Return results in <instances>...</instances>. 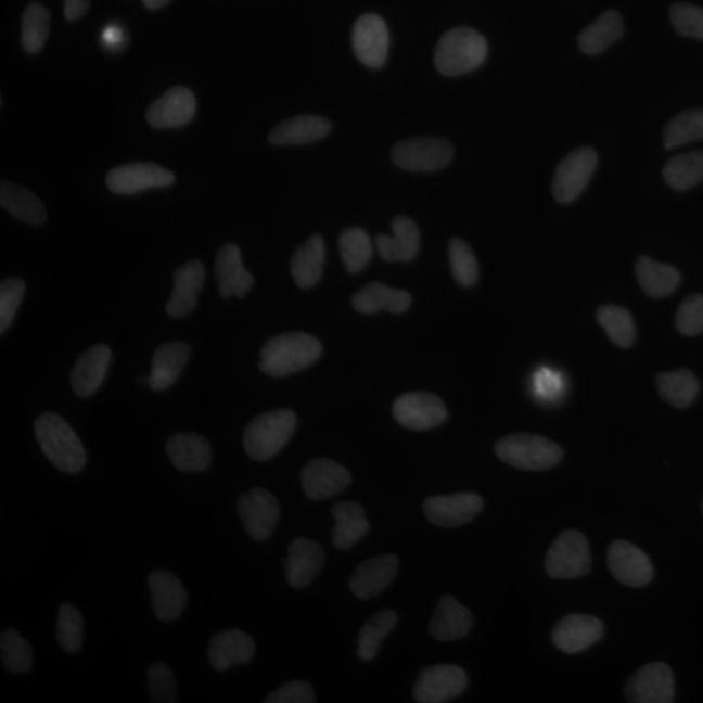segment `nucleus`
Returning a JSON list of instances; mask_svg holds the SVG:
<instances>
[{
  "instance_id": "13",
  "label": "nucleus",
  "mask_w": 703,
  "mask_h": 703,
  "mask_svg": "<svg viewBox=\"0 0 703 703\" xmlns=\"http://www.w3.org/2000/svg\"><path fill=\"white\" fill-rule=\"evenodd\" d=\"M393 410L401 426L417 432L440 426L448 416L445 402L430 393L402 395L395 401Z\"/></svg>"
},
{
  "instance_id": "45",
  "label": "nucleus",
  "mask_w": 703,
  "mask_h": 703,
  "mask_svg": "<svg viewBox=\"0 0 703 703\" xmlns=\"http://www.w3.org/2000/svg\"><path fill=\"white\" fill-rule=\"evenodd\" d=\"M0 654L5 668L15 674L28 673L35 661L30 643L13 629L2 631Z\"/></svg>"
},
{
  "instance_id": "10",
  "label": "nucleus",
  "mask_w": 703,
  "mask_h": 703,
  "mask_svg": "<svg viewBox=\"0 0 703 703\" xmlns=\"http://www.w3.org/2000/svg\"><path fill=\"white\" fill-rule=\"evenodd\" d=\"M468 686L464 669L455 664H438L422 670L414 686V699L421 703H442L459 696Z\"/></svg>"
},
{
  "instance_id": "16",
  "label": "nucleus",
  "mask_w": 703,
  "mask_h": 703,
  "mask_svg": "<svg viewBox=\"0 0 703 703\" xmlns=\"http://www.w3.org/2000/svg\"><path fill=\"white\" fill-rule=\"evenodd\" d=\"M175 176L168 169L154 163H129L111 169L107 186L117 194H135L146 189L165 188L174 184Z\"/></svg>"
},
{
  "instance_id": "50",
  "label": "nucleus",
  "mask_w": 703,
  "mask_h": 703,
  "mask_svg": "<svg viewBox=\"0 0 703 703\" xmlns=\"http://www.w3.org/2000/svg\"><path fill=\"white\" fill-rule=\"evenodd\" d=\"M670 23L681 36L703 39V9L690 3H676L669 10Z\"/></svg>"
},
{
  "instance_id": "2",
  "label": "nucleus",
  "mask_w": 703,
  "mask_h": 703,
  "mask_svg": "<svg viewBox=\"0 0 703 703\" xmlns=\"http://www.w3.org/2000/svg\"><path fill=\"white\" fill-rule=\"evenodd\" d=\"M36 438L52 465L65 473L81 472L87 451L67 422L56 413H43L35 423Z\"/></svg>"
},
{
  "instance_id": "38",
  "label": "nucleus",
  "mask_w": 703,
  "mask_h": 703,
  "mask_svg": "<svg viewBox=\"0 0 703 703\" xmlns=\"http://www.w3.org/2000/svg\"><path fill=\"white\" fill-rule=\"evenodd\" d=\"M656 386L664 400L676 408L689 407L700 393V382L692 371L679 369L656 376Z\"/></svg>"
},
{
  "instance_id": "48",
  "label": "nucleus",
  "mask_w": 703,
  "mask_h": 703,
  "mask_svg": "<svg viewBox=\"0 0 703 703\" xmlns=\"http://www.w3.org/2000/svg\"><path fill=\"white\" fill-rule=\"evenodd\" d=\"M150 700L155 703L175 702L176 682L172 670L167 664L156 662L148 670Z\"/></svg>"
},
{
  "instance_id": "34",
  "label": "nucleus",
  "mask_w": 703,
  "mask_h": 703,
  "mask_svg": "<svg viewBox=\"0 0 703 703\" xmlns=\"http://www.w3.org/2000/svg\"><path fill=\"white\" fill-rule=\"evenodd\" d=\"M636 276L643 292L654 298L673 295L681 282L680 272L674 266L656 263L648 256L637 259Z\"/></svg>"
},
{
  "instance_id": "25",
  "label": "nucleus",
  "mask_w": 703,
  "mask_h": 703,
  "mask_svg": "<svg viewBox=\"0 0 703 703\" xmlns=\"http://www.w3.org/2000/svg\"><path fill=\"white\" fill-rule=\"evenodd\" d=\"M111 362V349L106 344H97L78 357L71 373V386L75 394L88 397L102 386Z\"/></svg>"
},
{
  "instance_id": "44",
  "label": "nucleus",
  "mask_w": 703,
  "mask_h": 703,
  "mask_svg": "<svg viewBox=\"0 0 703 703\" xmlns=\"http://www.w3.org/2000/svg\"><path fill=\"white\" fill-rule=\"evenodd\" d=\"M338 250H341L345 269L350 273L361 271L373 256L369 234L357 227L347 228L342 232L341 239H338Z\"/></svg>"
},
{
  "instance_id": "32",
  "label": "nucleus",
  "mask_w": 703,
  "mask_h": 703,
  "mask_svg": "<svg viewBox=\"0 0 703 703\" xmlns=\"http://www.w3.org/2000/svg\"><path fill=\"white\" fill-rule=\"evenodd\" d=\"M332 516L335 519L332 542H334L337 550L350 549L358 540L367 536L370 529L363 507L355 503V501L337 503L332 508Z\"/></svg>"
},
{
  "instance_id": "52",
  "label": "nucleus",
  "mask_w": 703,
  "mask_h": 703,
  "mask_svg": "<svg viewBox=\"0 0 703 703\" xmlns=\"http://www.w3.org/2000/svg\"><path fill=\"white\" fill-rule=\"evenodd\" d=\"M267 703H312L316 702L315 690L309 682L295 680L273 690L265 700Z\"/></svg>"
},
{
  "instance_id": "49",
  "label": "nucleus",
  "mask_w": 703,
  "mask_h": 703,
  "mask_svg": "<svg viewBox=\"0 0 703 703\" xmlns=\"http://www.w3.org/2000/svg\"><path fill=\"white\" fill-rule=\"evenodd\" d=\"M26 285L18 278L5 279L0 285V334H4L15 318Z\"/></svg>"
},
{
  "instance_id": "30",
  "label": "nucleus",
  "mask_w": 703,
  "mask_h": 703,
  "mask_svg": "<svg viewBox=\"0 0 703 703\" xmlns=\"http://www.w3.org/2000/svg\"><path fill=\"white\" fill-rule=\"evenodd\" d=\"M191 352V345L187 343L169 342L162 344L154 352L152 373H150L148 380L150 388L165 391L174 386L182 369H184Z\"/></svg>"
},
{
  "instance_id": "47",
  "label": "nucleus",
  "mask_w": 703,
  "mask_h": 703,
  "mask_svg": "<svg viewBox=\"0 0 703 703\" xmlns=\"http://www.w3.org/2000/svg\"><path fill=\"white\" fill-rule=\"evenodd\" d=\"M84 618L75 605L63 603L57 615V641L69 654L77 653L82 644Z\"/></svg>"
},
{
  "instance_id": "24",
  "label": "nucleus",
  "mask_w": 703,
  "mask_h": 703,
  "mask_svg": "<svg viewBox=\"0 0 703 703\" xmlns=\"http://www.w3.org/2000/svg\"><path fill=\"white\" fill-rule=\"evenodd\" d=\"M195 114V98L191 90L172 88L148 110V122L155 128L186 126Z\"/></svg>"
},
{
  "instance_id": "42",
  "label": "nucleus",
  "mask_w": 703,
  "mask_h": 703,
  "mask_svg": "<svg viewBox=\"0 0 703 703\" xmlns=\"http://www.w3.org/2000/svg\"><path fill=\"white\" fill-rule=\"evenodd\" d=\"M664 146L679 148L703 139V110L683 111L664 128Z\"/></svg>"
},
{
  "instance_id": "19",
  "label": "nucleus",
  "mask_w": 703,
  "mask_h": 703,
  "mask_svg": "<svg viewBox=\"0 0 703 703\" xmlns=\"http://www.w3.org/2000/svg\"><path fill=\"white\" fill-rule=\"evenodd\" d=\"M399 565V559L391 553L365 560L350 576L349 588L358 598H373L393 584Z\"/></svg>"
},
{
  "instance_id": "26",
  "label": "nucleus",
  "mask_w": 703,
  "mask_h": 703,
  "mask_svg": "<svg viewBox=\"0 0 703 703\" xmlns=\"http://www.w3.org/2000/svg\"><path fill=\"white\" fill-rule=\"evenodd\" d=\"M154 614L162 622L176 621L184 611L187 591L180 579L167 571H155L149 576Z\"/></svg>"
},
{
  "instance_id": "37",
  "label": "nucleus",
  "mask_w": 703,
  "mask_h": 703,
  "mask_svg": "<svg viewBox=\"0 0 703 703\" xmlns=\"http://www.w3.org/2000/svg\"><path fill=\"white\" fill-rule=\"evenodd\" d=\"M0 204L13 217L31 226H41L48 219L41 200L29 189L10 181H2V186H0Z\"/></svg>"
},
{
  "instance_id": "20",
  "label": "nucleus",
  "mask_w": 703,
  "mask_h": 703,
  "mask_svg": "<svg viewBox=\"0 0 703 703\" xmlns=\"http://www.w3.org/2000/svg\"><path fill=\"white\" fill-rule=\"evenodd\" d=\"M324 563L321 546L308 538H296L289 547L284 559L286 581L295 589H303L312 583Z\"/></svg>"
},
{
  "instance_id": "6",
  "label": "nucleus",
  "mask_w": 703,
  "mask_h": 703,
  "mask_svg": "<svg viewBox=\"0 0 703 703\" xmlns=\"http://www.w3.org/2000/svg\"><path fill=\"white\" fill-rule=\"evenodd\" d=\"M545 566L552 578L570 579L588 575L591 552L588 539L578 531H565L547 551Z\"/></svg>"
},
{
  "instance_id": "35",
  "label": "nucleus",
  "mask_w": 703,
  "mask_h": 703,
  "mask_svg": "<svg viewBox=\"0 0 703 703\" xmlns=\"http://www.w3.org/2000/svg\"><path fill=\"white\" fill-rule=\"evenodd\" d=\"M325 250L322 237L312 234L298 247L292 258L291 271L299 289L309 290L322 277Z\"/></svg>"
},
{
  "instance_id": "36",
  "label": "nucleus",
  "mask_w": 703,
  "mask_h": 703,
  "mask_svg": "<svg viewBox=\"0 0 703 703\" xmlns=\"http://www.w3.org/2000/svg\"><path fill=\"white\" fill-rule=\"evenodd\" d=\"M624 35V23L621 13L614 10L602 13L595 23L579 33L578 48L586 55H597L608 50Z\"/></svg>"
},
{
  "instance_id": "53",
  "label": "nucleus",
  "mask_w": 703,
  "mask_h": 703,
  "mask_svg": "<svg viewBox=\"0 0 703 703\" xmlns=\"http://www.w3.org/2000/svg\"><path fill=\"white\" fill-rule=\"evenodd\" d=\"M90 0H65L64 15L68 22H76L88 12Z\"/></svg>"
},
{
  "instance_id": "14",
  "label": "nucleus",
  "mask_w": 703,
  "mask_h": 703,
  "mask_svg": "<svg viewBox=\"0 0 703 703\" xmlns=\"http://www.w3.org/2000/svg\"><path fill=\"white\" fill-rule=\"evenodd\" d=\"M484 508V500L474 493L432 497L423 503L430 523L440 527H456L471 523Z\"/></svg>"
},
{
  "instance_id": "51",
  "label": "nucleus",
  "mask_w": 703,
  "mask_h": 703,
  "mask_svg": "<svg viewBox=\"0 0 703 703\" xmlns=\"http://www.w3.org/2000/svg\"><path fill=\"white\" fill-rule=\"evenodd\" d=\"M677 330L682 335L695 336L703 332V295L683 299L676 315Z\"/></svg>"
},
{
  "instance_id": "55",
  "label": "nucleus",
  "mask_w": 703,
  "mask_h": 703,
  "mask_svg": "<svg viewBox=\"0 0 703 703\" xmlns=\"http://www.w3.org/2000/svg\"><path fill=\"white\" fill-rule=\"evenodd\" d=\"M142 2L149 10H159L162 7L171 2V0H142Z\"/></svg>"
},
{
  "instance_id": "15",
  "label": "nucleus",
  "mask_w": 703,
  "mask_h": 703,
  "mask_svg": "<svg viewBox=\"0 0 703 703\" xmlns=\"http://www.w3.org/2000/svg\"><path fill=\"white\" fill-rule=\"evenodd\" d=\"M608 563L611 575L618 583L631 588H641L654 578V568L649 557L627 540H615L609 547Z\"/></svg>"
},
{
  "instance_id": "11",
  "label": "nucleus",
  "mask_w": 703,
  "mask_h": 703,
  "mask_svg": "<svg viewBox=\"0 0 703 703\" xmlns=\"http://www.w3.org/2000/svg\"><path fill=\"white\" fill-rule=\"evenodd\" d=\"M625 696L634 703H670L675 701V679L666 663L654 662L630 677Z\"/></svg>"
},
{
  "instance_id": "33",
  "label": "nucleus",
  "mask_w": 703,
  "mask_h": 703,
  "mask_svg": "<svg viewBox=\"0 0 703 703\" xmlns=\"http://www.w3.org/2000/svg\"><path fill=\"white\" fill-rule=\"evenodd\" d=\"M352 304L362 315H374L378 311L404 312L410 308L412 296L406 291L391 289L382 283H371L356 293Z\"/></svg>"
},
{
  "instance_id": "46",
  "label": "nucleus",
  "mask_w": 703,
  "mask_h": 703,
  "mask_svg": "<svg viewBox=\"0 0 703 703\" xmlns=\"http://www.w3.org/2000/svg\"><path fill=\"white\" fill-rule=\"evenodd\" d=\"M449 263L456 282L462 286H473L478 280V264L472 247L464 240L453 238L448 245Z\"/></svg>"
},
{
  "instance_id": "40",
  "label": "nucleus",
  "mask_w": 703,
  "mask_h": 703,
  "mask_svg": "<svg viewBox=\"0 0 703 703\" xmlns=\"http://www.w3.org/2000/svg\"><path fill=\"white\" fill-rule=\"evenodd\" d=\"M397 621L399 617L394 610H383L365 623L358 636L357 655L362 661H373L384 638L395 628Z\"/></svg>"
},
{
  "instance_id": "27",
  "label": "nucleus",
  "mask_w": 703,
  "mask_h": 703,
  "mask_svg": "<svg viewBox=\"0 0 703 703\" xmlns=\"http://www.w3.org/2000/svg\"><path fill=\"white\" fill-rule=\"evenodd\" d=\"M393 237L380 234L376 247L387 263H409L419 254L421 234L412 219L397 217L393 221Z\"/></svg>"
},
{
  "instance_id": "9",
  "label": "nucleus",
  "mask_w": 703,
  "mask_h": 703,
  "mask_svg": "<svg viewBox=\"0 0 703 703\" xmlns=\"http://www.w3.org/2000/svg\"><path fill=\"white\" fill-rule=\"evenodd\" d=\"M238 513L253 539L266 540L278 525L280 507L269 490L254 487L239 498Z\"/></svg>"
},
{
  "instance_id": "39",
  "label": "nucleus",
  "mask_w": 703,
  "mask_h": 703,
  "mask_svg": "<svg viewBox=\"0 0 703 703\" xmlns=\"http://www.w3.org/2000/svg\"><path fill=\"white\" fill-rule=\"evenodd\" d=\"M663 178L676 191L699 186L703 180V152L679 154L667 162Z\"/></svg>"
},
{
  "instance_id": "4",
  "label": "nucleus",
  "mask_w": 703,
  "mask_h": 703,
  "mask_svg": "<svg viewBox=\"0 0 703 703\" xmlns=\"http://www.w3.org/2000/svg\"><path fill=\"white\" fill-rule=\"evenodd\" d=\"M297 417L290 409L259 414L244 433V447L252 459L266 461L277 456L295 433Z\"/></svg>"
},
{
  "instance_id": "54",
  "label": "nucleus",
  "mask_w": 703,
  "mask_h": 703,
  "mask_svg": "<svg viewBox=\"0 0 703 703\" xmlns=\"http://www.w3.org/2000/svg\"><path fill=\"white\" fill-rule=\"evenodd\" d=\"M104 39H106L107 43L110 46H114L117 42L120 41L122 38V33L119 29L114 28V26H110V28L104 33Z\"/></svg>"
},
{
  "instance_id": "7",
  "label": "nucleus",
  "mask_w": 703,
  "mask_h": 703,
  "mask_svg": "<svg viewBox=\"0 0 703 703\" xmlns=\"http://www.w3.org/2000/svg\"><path fill=\"white\" fill-rule=\"evenodd\" d=\"M452 143L439 137H417L397 142L391 152L396 166L412 172H435L453 158Z\"/></svg>"
},
{
  "instance_id": "29",
  "label": "nucleus",
  "mask_w": 703,
  "mask_h": 703,
  "mask_svg": "<svg viewBox=\"0 0 703 703\" xmlns=\"http://www.w3.org/2000/svg\"><path fill=\"white\" fill-rule=\"evenodd\" d=\"M473 618L471 611L456 601L452 596L440 599L438 608L430 622L429 629L435 640L451 642L465 637L471 630Z\"/></svg>"
},
{
  "instance_id": "17",
  "label": "nucleus",
  "mask_w": 703,
  "mask_h": 703,
  "mask_svg": "<svg viewBox=\"0 0 703 703\" xmlns=\"http://www.w3.org/2000/svg\"><path fill=\"white\" fill-rule=\"evenodd\" d=\"M603 623L588 614L565 616L552 630V641L565 654H578L601 640Z\"/></svg>"
},
{
  "instance_id": "1",
  "label": "nucleus",
  "mask_w": 703,
  "mask_h": 703,
  "mask_svg": "<svg viewBox=\"0 0 703 703\" xmlns=\"http://www.w3.org/2000/svg\"><path fill=\"white\" fill-rule=\"evenodd\" d=\"M321 355L322 345L317 337L306 332H289L266 342L260 349L259 369L282 378L311 367Z\"/></svg>"
},
{
  "instance_id": "23",
  "label": "nucleus",
  "mask_w": 703,
  "mask_h": 703,
  "mask_svg": "<svg viewBox=\"0 0 703 703\" xmlns=\"http://www.w3.org/2000/svg\"><path fill=\"white\" fill-rule=\"evenodd\" d=\"M215 279L221 297H244L254 284V278L241 259L238 245L226 244L220 247L215 259Z\"/></svg>"
},
{
  "instance_id": "18",
  "label": "nucleus",
  "mask_w": 703,
  "mask_h": 703,
  "mask_svg": "<svg viewBox=\"0 0 703 703\" xmlns=\"http://www.w3.org/2000/svg\"><path fill=\"white\" fill-rule=\"evenodd\" d=\"M350 473L343 465L329 459H316L302 472L304 493L312 500L336 497L350 484Z\"/></svg>"
},
{
  "instance_id": "8",
  "label": "nucleus",
  "mask_w": 703,
  "mask_h": 703,
  "mask_svg": "<svg viewBox=\"0 0 703 703\" xmlns=\"http://www.w3.org/2000/svg\"><path fill=\"white\" fill-rule=\"evenodd\" d=\"M598 155L595 149L573 150L559 163L552 180V193L560 204H571L584 192L595 174Z\"/></svg>"
},
{
  "instance_id": "28",
  "label": "nucleus",
  "mask_w": 703,
  "mask_h": 703,
  "mask_svg": "<svg viewBox=\"0 0 703 703\" xmlns=\"http://www.w3.org/2000/svg\"><path fill=\"white\" fill-rule=\"evenodd\" d=\"M331 130L330 120L318 115H299L279 123L269 135L272 145H306L322 140Z\"/></svg>"
},
{
  "instance_id": "21",
  "label": "nucleus",
  "mask_w": 703,
  "mask_h": 703,
  "mask_svg": "<svg viewBox=\"0 0 703 703\" xmlns=\"http://www.w3.org/2000/svg\"><path fill=\"white\" fill-rule=\"evenodd\" d=\"M205 266L199 259L189 260L176 270L172 295L166 305L169 317L182 318L191 315L205 284Z\"/></svg>"
},
{
  "instance_id": "3",
  "label": "nucleus",
  "mask_w": 703,
  "mask_h": 703,
  "mask_svg": "<svg viewBox=\"0 0 703 703\" xmlns=\"http://www.w3.org/2000/svg\"><path fill=\"white\" fill-rule=\"evenodd\" d=\"M488 46L477 30L460 26L446 33L436 44L434 61L442 75L461 76L486 61Z\"/></svg>"
},
{
  "instance_id": "22",
  "label": "nucleus",
  "mask_w": 703,
  "mask_h": 703,
  "mask_svg": "<svg viewBox=\"0 0 703 703\" xmlns=\"http://www.w3.org/2000/svg\"><path fill=\"white\" fill-rule=\"evenodd\" d=\"M256 654V643L250 635L238 629L219 631L208 643V661L218 673L245 664Z\"/></svg>"
},
{
  "instance_id": "12",
  "label": "nucleus",
  "mask_w": 703,
  "mask_h": 703,
  "mask_svg": "<svg viewBox=\"0 0 703 703\" xmlns=\"http://www.w3.org/2000/svg\"><path fill=\"white\" fill-rule=\"evenodd\" d=\"M355 54L369 68H381L387 61L389 33L386 23L375 13L358 17L352 31Z\"/></svg>"
},
{
  "instance_id": "31",
  "label": "nucleus",
  "mask_w": 703,
  "mask_h": 703,
  "mask_svg": "<svg viewBox=\"0 0 703 703\" xmlns=\"http://www.w3.org/2000/svg\"><path fill=\"white\" fill-rule=\"evenodd\" d=\"M167 453L172 464L181 472H202L210 465L212 448L202 436L179 433L167 442Z\"/></svg>"
},
{
  "instance_id": "5",
  "label": "nucleus",
  "mask_w": 703,
  "mask_h": 703,
  "mask_svg": "<svg viewBox=\"0 0 703 703\" xmlns=\"http://www.w3.org/2000/svg\"><path fill=\"white\" fill-rule=\"evenodd\" d=\"M498 458L524 471H546L563 459V449L555 442L536 434H512L495 445Z\"/></svg>"
},
{
  "instance_id": "43",
  "label": "nucleus",
  "mask_w": 703,
  "mask_h": 703,
  "mask_svg": "<svg viewBox=\"0 0 703 703\" xmlns=\"http://www.w3.org/2000/svg\"><path fill=\"white\" fill-rule=\"evenodd\" d=\"M50 12L44 5L31 2L26 7L23 15L22 44L30 55L42 50L49 36Z\"/></svg>"
},
{
  "instance_id": "41",
  "label": "nucleus",
  "mask_w": 703,
  "mask_h": 703,
  "mask_svg": "<svg viewBox=\"0 0 703 703\" xmlns=\"http://www.w3.org/2000/svg\"><path fill=\"white\" fill-rule=\"evenodd\" d=\"M599 324L618 347L629 348L636 341V325L627 309L616 305H605L597 312Z\"/></svg>"
}]
</instances>
